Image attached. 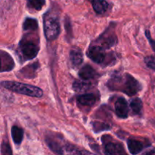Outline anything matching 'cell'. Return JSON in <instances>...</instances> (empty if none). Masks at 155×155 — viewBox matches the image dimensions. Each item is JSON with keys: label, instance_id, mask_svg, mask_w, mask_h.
I'll return each mask as SVG.
<instances>
[{"label": "cell", "instance_id": "cell-16", "mask_svg": "<svg viewBox=\"0 0 155 155\" xmlns=\"http://www.w3.org/2000/svg\"><path fill=\"white\" fill-rule=\"evenodd\" d=\"M12 136L16 145H21L24 139V130L17 126H14L12 128Z\"/></svg>", "mask_w": 155, "mask_h": 155}, {"label": "cell", "instance_id": "cell-19", "mask_svg": "<svg viewBox=\"0 0 155 155\" xmlns=\"http://www.w3.org/2000/svg\"><path fill=\"white\" fill-rule=\"evenodd\" d=\"M130 108L133 111V114H140L142 110V101L140 98H136L133 99L130 102Z\"/></svg>", "mask_w": 155, "mask_h": 155}, {"label": "cell", "instance_id": "cell-20", "mask_svg": "<svg viewBox=\"0 0 155 155\" xmlns=\"http://www.w3.org/2000/svg\"><path fill=\"white\" fill-rule=\"evenodd\" d=\"M92 86L91 83L89 82L85 81H80L77 80L75 81L73 84V88L76 92H83V91H87L90 89Z\"/></svg>", "mask_w": 155, "mask_h": 155}, {"label": "cell", "instance_id": "cell-14", "mask_svg": "<svg viewBox=\"0 0 155 155\" xmlns=\"http://www.w3.org/2000/svg\"><path fill=\"white\" fill-rule=\"evenodd\" d=\"M94 10L98 15H102L107 12L108 3L105 0H91Z\"/></svg>", "mask_w": 155, "mask_h": 155}, {"label": "cell", "instance_id": "cell-5", "mask_svg": "<svg viewBox=\"0 0 155 155\" xmlns=\"http://www.w3.org/2000/svg\"><path fill=\"white\" fill-rule=\"evenodd\" d=\"M106 48L98 44H92L87 51V55L92 61L98 64L108 63L109 55L106 53Z\"/></svg>", "mask_w": 155, "mask_h": 155}, {"label": "cell", "instance_id": "cell-21", "mask_svg": "<svg viewBox=\"0 0 155 155\" xmlns=\"http://www.w3.org/2000/svg\"><path fill=\"white\" fill-rule=\"evenodd\" d=\"M27 5L30 9L40 11L45 5V0H27Z\"/></svg>", "mask_w": 155, "mask_h": 155}, {"label": "cell", "instance_id": "cell-10", "mask_svg": "<svg viewBox=\"0 0 155 155\" xmlns=\"http://www.w3.org/2000/svg\"><path fill=\"white\" fill-rule=\"evenodd\" d=\"M1 71L5 72V71H10L15 68V61L12 56L7 52L2 50L1 53Z\"/></svg>", "mask_w": 155, "mask_h": 155}, {"label": "cell", "instance_id": "cell-25", "mask_svg": "<svg viewBox=\"0 0 155 155\" xmlns=\"http://www.w3.org/2000/svg\"><path fill=\"white\" fill-rule=\"evenodd\" d=\"M145 36H146L147 39H148V41H149V43L151 44L153 50L155 51V40H154V39L151 37V34H150L149 30H146V31H145Z\"/></svg>", "mask_w": 155, "mask_h": 155}, {"label": "cell", "instance_id": "cell-1", "mask_svg": "<svg viewBox=\"0 0 155 155\" xmlns=\"http://www.w3.org/2000/svg\"><path fill=\"white\" fill-rule=\"evenodd\" d=\"M107 86L112 91H119L132 96L140 92L142 86L129 74H114L107 81Z\"/></svg>", "mask_w": 155, "mask_h": 155}, {"label": "cell", "instance_id": "cell-15", "mask_svg": "<svg viewBox=\"0 0 155 155\" xmlns=\"http://www.w3.org/2000/svg\"><path fill=\"white\" fill-rule=\"evenodd\" d=\"M70 58L74 66H79L83 61V54L79 48H73L70 52Z\"/></svg>", "mask_w": 155, "mask_h": 155}, {"label": "cell", "instance_id": "cell-6", "mask_svg": "<svg viewBox=\"0 0 155 155\" xmlns=\"http://www.w3.org/2000/svg\"><path fill=\"white\" fill-rule=\"evenodd\" d=\"M106 139H102L104 143V152L107 154H126L124 146L119 142H113L111 136H104Z\"/></svg>", "mask_w": 155, "mask_h": 155}, {"label": "cell", "instance_id": "cell-11", "mask_svg": "<svg viewBox=\"0 0 155 155\" xmlns=\"http://www.w3.org/2000/svg\"><path fill=\"white\" fill-rule=\"evenodd\" d=\"M127 145L130 152L133 154H139L146 145L141 141L135 139H130L127 141Z\"/></svg>", "mask_w": 155, "mask_h": 155}, {"label": "cell", "instance_id": "cell-8", "mask_svg": "<svg viewBox=\"0 0 155 155\" xmlns=\"http://www.w3.org/2000/svg\"><path fill=\"white\" fill-rule=\"evenodd\" d=\"M114 110L117 116L120 118L125 119L129 115V107L127 101L124 98H119L117 99L114 104Z\"/></svg>", "mask_w": 155, "mask_h": 155}, {"label": "cell", "instance_id": "cell-17", "mask_svg": "<svg viewBox=\"0 0 155 155\" xmlns=\"http://www.w3.org/2000/svg\"><path fill=\"white\" fill-rule=\"evenodd\" d=\"M38 67H39L38 63H34L30 65V70L29 69L30 68L29 66H27L26 68H23L22 70H21L20 74H22V75L25 78H33L36 76V71L37 70Z\"/></svg>", "mask_w": 155, "mask_h": 155}, {"label": "cell", "instance_id": "cell-24", "mask_svg": "<svg viewBox=\"0 0 155 155\" xmlns=\"http://www.w3.org/2000/svg\"><path fill=\"white\" fill-rule=\"evenodd\" d=\"M2 154H12V151L11 149L10 146L8 143L5 142H3L2 145Z\"/></svg>", "mask_w": 155, "mask_h": 155}, {"label": "cell", "instance_id": "cell-2", "mask_svg": "<svg viewBox=\"0 0 155 155\" xmlns=\"http://www.w3.org/2000/svg\"><path fill=\"white\" fill-rule=\"evenodd\" d=\"M18 51L23 62L36 58L39 51V41L38 36L36 35L33 36L30 33H27L24 36L19 43Z\"/></svg>", "mask_w": 155, "mask_h": 155}, {"label": "cell", "instance_id": "cell-23", "mask_svg": "<svg viewBox=\"0 0 155 155\" xmlns=\"http://www.w3.org/2000/svg\"><path fill=\"white\" fill-rule=\"evenodd\" d=\"M145 62L148 68L155 71V56H148V57H145Z\"/></svg>", "mask_w": 155, "mask_h": 155}, {"label": "cell", "instance_id": "cell-4", "mask_svg": "<svg viewBox=\"0 0 155 155\" xmlns=\"http://www.w3.org/2000/svg\"><path fill=\"white\" fill-rule=\"evenodd\" d=\"M44 33L45 36L48 41H53L58 38L60 33V23L56 15L48 12L43 18Z\"/></svg>", "mask_w": 155, "mask_h": 155}, {"label": "cell", "instance_id": "cell-22", "mask_svg": "<svg viewBox=\"0 0 155 155\" xmlns=\"http://www.w3.org/2000/svg\"><path fill=\"white\" fill-rule=\"evenodd\" d=\"M92 127H93L94 130H95V132H101L102 131V130H107V129L110 128L109 126L107 125V124H102V123H98V122L92 123Z\"/></svg>", "mask_w": 155, "mask_h": 155}, {"label": "cell", "instance_id": "cell-18", "mask_svg": "<svg viewBox=\"0 0 155 155\" xmlns=\"http://www.w3.org/2000/svg\"><path fill=\"white\" fill-rule=\"evenodd\" d=\"M23 28L25 31H36L38 29V21L33 18H26L23 24Z\"/></svg>", "mask_w": 155, "mask_h": 155}, {"label": "cell", "instance_id": "cell-13", "mask_svg": "<svg viewBox=\"0 0 155 155\" xmlns=\"http://www.w3.org/2000/svg\"><path fill=\"white\" fill-rule=\"evenodd\" d=\"M77 101L81 105L91 107L96 103L97 97L94 94H85L80 95L77 98Z\"/></svg>", "mask_w": 155, "mask_h": 155}, {"label": "cell", "instance_id": "cell-12", "mask_svg": "<svg viewBox=\"0 0 155 155\" xmlns=\"http://www.w3.org/2000/svg\"><path fill=\"white\" fill-rule=\"evenodd\" d=\"M79 76L83 80H89L96 77L97 73L92 67L87 64L80 69V71H79Z\"/></svg>", "mask_w": 155, "mask_h": 155}, {"label": "cell", "instance_id": "cell-7", "mask_svg": "<svg viewBox=\"0 0 155 155\" xmlns=\"http://www.w3.org/2000/svg\"><path fill=\"white\" fill-rule=\"evenodd\" d=\"M95 43L107 49L117 43L116 35L111 31V28L108 27V29L102 33L98 39H96Z\"/></svg>", "mask_w": 155, "mask_h": 155}, {"label": "cell", "instance_id": "cell-9", "mask_svg": "<svg viewBox=\"0 0 155 155\" xmlns=\"http://www.w3.org/2000/svg\"><path fill=\"white\" fill-rule=\"evenodd\" d=\"M46 143L48 146L49 147L50 149L53 152L56 154H64V146L61 145V141L60 137H55L54 136H48L46 138Z\"/></svg>", "mask_w": 155, "mask_h": 155}, {"label": "cell", "instance_id": "cell-3", "mask_svg": "<svg viewBox=\"0 0 155 155\" xmlns=\"http://www.w3.org/2000/svg\"><path fill=\"white\" fill-rule=\"evenodd\" d=\"M2 86L12 92L21 95H27L35 98H40L43 95V92L39 87L29 84L18 83L15 81H3L1 83Z\"/></svg>", "mask_w": 155, "mask_h": 155}]
</instances>
